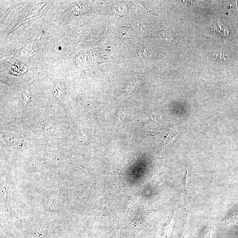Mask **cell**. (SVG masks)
Returning <instances> with one entry per match:
<instances>
[{"instance_id":"2","label":"cell","mask_w":238,"mask_h":238,"mask_svg":"<svg viewBox=\"0 0 238 238\" xmlns=\"http://www.w3.org/2000/svg\"><path fill=\"white\" fill-rule=\"evenodd\" d=\"M212 54L215 58H219L222 60H226L227 58L225 56V54L223 52L221 53L220 54H217L216 53H211Z\"/></svg>"},{"instance_id":"3","label":"cell","mask_w":238,"mask_h":238,"mask_svg":"<svg viewBox=\"0 0 238 238\" xmlns=\"http://www.w3.org/2000/svg\"><path fill=\"white\" fill-rule=\"evenodd\" d=\"M188 169H186V175H185V178L184 180V184L186 187H187L188 185Z\"/></svg>"},{"instance_id":"1","label":"cell","mask_w":238,"mask_h":238,"mask_svg":"<svg viewBox=\"0 0 238 238\" xmlns=\"http://www.w3.org/2000/svg\"><path fill=\"white\" fill-rule=\"evenodd\" d=\"M178 136L177 132L176 131H172L170 132L169 135L166 138L163 144V147H165L166 146L172 143L177 138Z\"/></svg>"}]
</instances>
